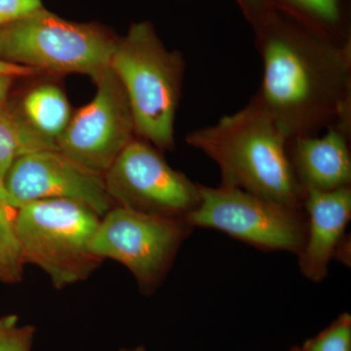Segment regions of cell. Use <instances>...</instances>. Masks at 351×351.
Wrapping results in <instances>:
<instances>
[{"label": "cell", "instance_id": "5bb4252c", "mask_svg": "<svg viewBox=\"0 0 351 351\" xmlns=\"http://www.w3.org/2000/svg\"><path fill=\"white\" fill-rule=\"evenodd\" d=\"M47 149H59L54 140L38 133L21 108L7 101L0 105V181L21 157Z\"/></svg>", "mask_w": 351, "mask_h": 351}, {"label": "cell", "instance_id": "9c48e42d", "mask_svg": "<svg viewBox=\"0 0 351 351\" xmlns=\"http://www.w3.org/2000/svg\"><path fill=\"white\" fill-rule=\"evenodd\" d=\"M94 80L93 100L71 115L56 144L76 162L105 175L133 140L135 127L125 91L112 69Z\"/></svg>", "mask_w": 351, "mask_h": 351}, {"label": "cell", "instance_id": "ba28073f", "mask_svg": "<svg viewBox=\"0 0 351 351\" xmlns=\"http://www.w3.org/2000/svg\"><path fill=\"white\" fill-rule=\"evenodd\" d=\"M117 206L142 213L186 219L199 203V184L173 169L158 149L133 138L105 173Z\"/></svg>", "mask_w": 351, "mask_h": 351}, {"label": "cell", "instance_id": "cb8c5ba5", "mask_svg": "<svg viewBox=\"0 0 351 351\" xmlns=\"http://www.w3.org/2000/svg\"><path fill=\"white\" fill-rule=\"evenodd\" d=\"M119 351H147V350H145V346H136V348H123V350H120Z\"/></svg>", "mask_w": 351, "mask_h": 351}, {"label": "cell", "instance_id": "7402d4cb", "mask_svg": "<svg viewBox=\"0 0 351 351\" xmlns=\"http://www.w3.org/2000/svg\"><path fill=\"white\" fill-rule=\"evenodd\" d=\"M17 208L7 193L3 181H0V211L15 212Z\"/></svg>", "mask_w": 351, "mask_h": 351}, {"label": "cell", "instance_id": "8fae6325", "mask_svg": "<svg viewBox=\"0 0 351 351\" xmlns=\"http://www.w3.org/2000/svg\"><path fill=\"white\" fill-rule=\"evenodd\" d=\"M307 219L306 241L299 256L302 274L313 282H321L345 239L351 218V186L320 191L308 189L302 202Z\"/></svg>", "mask_w": 351, "mask_h": 351}, {"label": "cell", "instance_id": "277c9868", "mask_svg": "<svg viewBox=\"0 0 351 351\" xmlns=\"http://www.w3.org/2000/svg\"><path fill=\"white\" fill-rule=\"evenodd\" d=\"M100 221L76 201L38 200L17 208L14 228L25 263L36 265L62 289L85 280L103 262L91 250Z\"/></svg>", "mask_w": 351, "mask_h": 351}, {"label": "cell", "instance_id": "8992f818", "mask_svg": "<svg viewBox=\"0 0 351 351\" xmlns=\"http://www.w3.org/2000/svg\"><path fill=\"white\" fill-rule=\"evenodd\" d=\"M199 195L197 207L184 219L193 228H213L261 250L298 255L304 247L307 219L302 208L223 184H199Z\"/></svg>", "mask_w": 351, "mask_h": 351}, {"label": "cell", "instance_id": "6da1fadb", "mask_svg": "<svg viewBox=\"0 0 351 351\" xmlns=\"http://www.w3.org/2000/svg\"><path fill=\"white\" fill-rule=\"evenodd\" d=\"M252 29L263 60L255 96L289 138L331 127L351 133V43L328 38L274 7Z\"/></svg>", "mask_w": 351, "mask_h": 351}, {"label": "cell", "instance_id": "7a4b0ae2", "mask_svg": "<svg viewBox=\"0 0 351 351\" xmlns=\"http://www.w3.org/2000/svg\"><path fill=\"white\" fill-rule=\"evenodd\" d=\"M186 141L217 163L221 184L304 209V191L291 161V138L257 97L216 124L191 132Z\"/></svg>", "mask_w": 351, "mask_h": 351}, {"label": "cell", "instance_id": "d6986e66", "mask_svg": "<svg viewBox=\"0 0 351 351\" xmlns=\"http://www.w3.org/2000/svg\"><path fill=\"white\" fill-rule=\"evenodd\" d=\"M41 8V0H0V27L23 19Z\"/></svg>", "mask_w": 351, "mask_h": 351}, {"label": "cell", "instance_id": "9a60e30c", "mask_svg": "<svg viewBox=\"0 0 351 351\" xmlns=\"http://www.w3.org/2000/svg\"><path fill=\"white\" fill-rule=\"evenodd\" d=\"M21 110L38 133L55 142L71 119L66 95L52 84L40 85L32 89L25 95Z\"/></svg>", "mask_w": 351, "mask_h": 351}, {"label": "cell", "instance_id": "7c38bea8", "mask_svg": "<svg viewBox=\"0 0 351 351\" xmlns=\"http://www.w3.org/2000/svg\"><path fill=\"white\" fill-rule=\"evenodd\" d=\"M324 135L290 141V156L295 177L304 193L329 191L351 184V133L331 127Z\"/></svg>", "mask_w": 351, "mask_h": 351}, {"label": "cell", "instance_id": "3957f363", "mask_svg": "<svg viewBox=\"0 0 351 351\" xmlns=\"http://www.w3.org/2000/svg\"><path fill=\"white\" fill-rule=\"evenodd\" d=\"M110 68L125 91L135 133L156 149H173L184 82L182 55L164 46L151 23H136L117 41Z\"/></svg>", "mask_w": 351, "mask_h": 351}, {"label": "cell", "instance_id": "30bf717a", "mask_svg": "<svg viewBox=\"0 0 351 351\" xmlns=\"http://www.w3.org/2000/svg\"><path fill=\"white\" fill-rule=\"evenodd\" d=\"M3 182L16 208L32 201L73 200L101 218L114 203L105 175L76 162L59 149L21 157L11 166Z\"/></svg>", "mask_w": 351, "mask_h": 351}, {"label": "cell", "instance_id": "ac0fdd59", "mask_svg": "<svg viewBox=\"0 0 351 351\" xmlns=\"http://www.w3.org/2000/svg\"><path fill=\"white\" fill-rule=\"evenodd\" d=\"M36 328L21 325L16 315L0 318V351H32Z\"/></svg>", "mask_w": 351, "mask_h": 351}, {"label": "cell", "instance_id": "d4e9b609", "mask_svg": "<svg viewBox=\"0 0 351 351\" xmlns=\"http://www.w3.org/2000/svg\"><path fill=\"white\" fill-rule=\"evenodd\" d=\"M290 351H306L302 346H294L291 348Z\"/></svg>", "mask_w": 351, "mask_h": 351}, {"label": "cell", "instance_id": "4fadbf2b", "mask_svg": "<svg viewBox=\"0 0 351 351\" xmlns=\"http://www.w3.org/2000/svg\"><path fill=\"white\" fill-rule=\"evenodd\" d=\"M272 7L313 31L351 43V0H269Z\"/></svg>", "mask_w": 351, "mask_h": 351}, {"label": "cell", "instance_id": "44dd1931", "mask_svg": "<svg viewBox=\"0 0 351 351\" xmlns=\"http://www.w3.org/2000/svg\"><path fill=\"white\" fill-rule=\"evenodd\" d=\"M36 71L34 69L27 68V66H20L8 63L0 59V77L1 76H8V77H27L36 75Z\"/></svg>", "mask_w": 351, "mask_h": 351}, {"label": "cell", "instance_id": "603a6c76", "mask_svg": "<svg viewBox=\"0 0 351 351\" xmlns=\"http://www.w3.org/2000/svg\"><path fill=\"white\" fill-rule=\"evenodd\" d=\"M14 80L15 78L8 77V76H1L0 77V105L7 101Z\"/></svg>", "mask_w": 351, "mask_h": 351}, {"label": "cell", "instance_id": "52a82bcc", "mask_svg": "<svg viewBox=\"0 0 351 351\" xmlns=\"http://www.w3.org/2000/svg\"><path fill=\"white\" fill-rule=\"evenodd\" d=\"M191 230L184 219L117 206L101 217L91 250L101 261L110 258L123 265L141 290L149 293L163 280Z\"/></svg>", "mask_w": 351, "mask_h": 351}, {"label": "cell", "instance_id": "e0dca14e", "mask_svg": "<svg viewBox=\"0 0 351 351\" xmlns=\"http://www.w3.org/2000/svg\"><path fill=\"white\" fill-rule=\"evenodd\" d=\"M306 351H351V315L343 313L302 346Z\"/></svg>", "mask_w": 351, "mask_h": 351}, {"label": "cell", "instance_id": "ffe728a7", "mask_svg": "<svg viewBox=\"0 0 351 351\" xmlns=\"http://www.w3.org/2000/svg\"><path fill=\"white\" fill-rule=\"evenodd\" d=\"M251 27L260 24L274 10L269 0H235Z\"/></svg>", "mask_w": 351, "mask_h": 351}, {"label": "cell", "instance_id": "5b68a950", "mask_svg": "<svg viewBox=\"0 0 351 351\" xmlns=\"http://www.w3.org/2000/svg\"><path fill=\"white\" fill-rule=\"evenodd\" d=\"M117 41L96 25L69 22L41 8L0 27V59L36 71L95 78L110 68Z\"/></svg>", "mask_w": 351, "mask_h": 351}, {"label": "cell", "instance_id": "2e32d148", "mask_svg": "<svg viewBox=\"0 0 351 351\" xmlns=\"http://www.w3.org/2000/svg\"><path fill=\"white\" fill-rule=\"evenodd\" d=\"M15 212L0 211V282L14 284L22 280L25 258L15 228Z\"/></svg>", "mask_w": 351, "mask_h": 351}]
</instances>
